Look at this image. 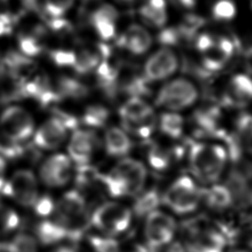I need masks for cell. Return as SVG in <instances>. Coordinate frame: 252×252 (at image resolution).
Returning a JSON list of instances; mask_svg holds the SVG:
<instances>
[{
    "instance_id": "obj_25",
    "label": "cell",
    "mask_w": 252,
    "mask_h": 252,
    "mask_svg": "<svg viewBox=\"0 0 252 252\" xmlns=\"http://www.w3.org/2000/svg\"><path fill=\"white\" fill-rule=\"evenodd\" d=\"M230 57V55L222 51L217 44H215L212 49L204 53L203 67L211 72L220 71L225 66Z\"/></svg>"
},
{
    "instance_id": "obj_6",
    "label": "cell",
    "mask_w": 252,
    "mask_h": 252,
    "mask_svg": "<svg viewBox=\"0 0 252 252\" xmlns=\"http://www.w3.org/2000/svg\"><path fill=\"white\" fill-rule=\"evenodd\" d=\"M131 220L132 212L130 209L119 203L107 202L94 210L91 222L109 236L124 232L129 227Z\"/></svg>"
},
{
    "instance_id": "obj_47",
    "label": "cell",
    "mask_w": 252,
    "mask_h": 252,
    "mask_svg": "<svg viewBox=\"0 0 252 252\" xmlns=\"http://www.w3.org/2000/svg\"><path fill=\"white\" fill-rule=\"evenodd\" d=\"M82 252H89V251H87V250H84V249H83V250H82Z\"/></svg>"
},
{
    "instance_id": "obj_20",
    "label": "cell",
    "mask_w": 252,
    "mask_h": 252,
    "mask_svg": "<svg viewBox=\"0 0 252 252\" xmlns=\"http://www.w3.org/2000/svg\"><path fill=\"white\" fill-rule=\"evenodd\" d=\"M35 234L38 241L45 245L54 244L66 238L64 228L53 220L38 223L35 228Z\"/></svg>"
},
{
    "instance_id": "obj_1",
    "label": "cell",
    "mask_w": 252,
    "mask_h": 252,
    "mask_svg": "<svg viewBox=\"0 0 252 252\" xmlns=\"http://www.w3.org/2000/svg\"><path fill=\"white\" fill-rule=\"evenodd\" d=\"M97 178L111 196H133L142 191L147 179V169L137 159L123 158L107 174L98 175Z\"/></svg>"
},
{
    "instance_id": "obj_30",
    "label": "cell",
    "mask_w": 252,
    "mask_h": 252,
    "mask_svg": "<svg viewBox=\"0 0 252 252\" xmlns=\"http://www.w3.org/2000/svg\"><path fill=\"white\" fill-rule=\"evenodd\" d=\"M139 12L143 20L155 27H162L166 23L167 16L165 10H157L147 4H144L140 8Z\"/></svg>"
},
{
    "instance_id": "obj_38",
    "label": "cell",
    "mask_w": 252,
    "mask_h": 252,
    "mask_svg": "<svg viewBox=\"0 0 252 252\" xmlns=\"http://www.w3.org/2000/svg\"><path fill=\"white\" fill-rule=\"evenodd\" d=\"M216 44V39L207 32L201 33L197 36L195 40V46L196 48L203 53L208 52L210 49H212Z\"/></svg>"
},
{
    "instance_id": "obj_23",
    "label": "cell",
    "mask_w": 252,
    "mask_h": 252,
    "mask_svg": "<svg viewBox=\"0 0 252 252\" xmlns=\"http://www.w3.org/2000/svg\"><path fill=\"white\" fill-rule=\"evenodd\" d=\"M56 92L60 97L80 98L88 94V88L77 80L63 77L57 83Z\"/></svg>"
},
{
    "instance_id": "obj_31",
    "label": "cell",
    "mask_w": 252,
    "mask_h": 252,
    "mask_svg": "<svg viewBox=\"0 0 252 252\" xmlns=\"http://www.w3.org/2000/svg\"><path fill=\"white\" fill-rule=\"evenodd\" d=\"M92 24L95 29L99 37L103 40H108L112 38L115 34V23L106 19H102L92 15Z\"/></svg>"
},
{
    "instance_id": "obj_45",
    "label": "cell",
    "mask_w": 252,
    "mask_h": 252,
    "mask_svg": "<svg viewBox=\"0 0 252 252\" xmlns=\"http://www.w3.org/2000/svg\"><path fill=\"white\" fill-rule=\"evenodd\" d=\"M224 252H251L247 249H240V248H236V249H232V250H229V251H224Z\"/></svg>"
},
{
    "instance_id": "obj_35",
    "label": "cell",
    "mask_w": 252,
    "mask_h": 252,
    "mask_svg": "<svg viewBox=\"0 0 252 252\" xmlns=\"http://www.w3.org/2000/svg\"><path fill=\"white\" fill-rule=\"evenodd\" d=\"M53 62L58 66H74L76 53L70 50H54L50 53Z\"/></svg>"
},
{
    "instance_id": "obj_28",
    "label": "cell",
    "mask_w": 252,
    "mask_h": 252,
    "mask_svg": "<svg viewBox=\"0 0 252 252\" xmlns=\"http://www.w3.org/2000/svg\"><path fill=\"white\" fill-rule=\"evenodd\" d=\"M148 160L153 168L162 170L169 165L170 156L164 149L155 145L149 150Z\"/></svg>"
},
{
    "instance_id": "obj_33",
    "label": "cell",
    "mask_w": 252,
    "mask_h": 252,
    "mask_svg": "<svg viewBox=\"0 0 252 252\" xmlns=\"http://www.w3.org/2000/svg\"><path fill=\"white\" fill-rule=\"evenodd\" d=\"M73 3L74 0H45V11L51 18H61Z\"/></svg>"
},
{
    "instance_id": "obj_13",
    "label": "cell",
    "mask_w": 252,
    "mask_h": 252,
    "mask_svg": "<svg viewBox=\"0 0 252 252\" xmlns=\"http://www.w3.org/2000/svg\"><path fill=\"white\" fill-rule=\"evenodd\" d=\"M96 145V138L91 131L77 129L72 134L68 146L69 155L80 165L86 164L92 158Z\"/></svg>"
},
{
    "instance_id": "obj_32",
    "label": "cell",
    "mask_w": 252,
    "mask_h": 252,
    "mask_svg": "<svg viewBox=\"0 0 252 252\" xmlns=\"http://www.w3.org/2000/svg\"><path fill=\"white\" fill-rule=\"evenodd\" d=\"M236 14V8L231 0H219L213 7V16L216 20H231Z\"/></svg>"
},
{
    "instance_id": "obj_46",
    "label": "cell",
    "mask_w": 252,
    "mask_h": 252,
    "mask_svg": "<svg viewBox=\"0 0 252 252\" xmlns=\"http://www.w3.org/2000/svg\"><path fill=\"white\" fill-rule=\"evenodd\" d=\"M7 1H8V0H0V6L4 5V4H5Z\"/></svg>"
},
{
    "instance_id": "obj_36",
    "label": "cell",
    "mask_w": 252,
    "mask_h": 252,
    "mask_svg": "<svg viewBox=\"0 0 252 252\" xmlns=\"http://www.w3.org/2000/svg\"><path fill=\"white\" fill-rule=\"evenodd\" d=\"M34 212L40 217H47L54 211V204L49 196L37 198L34 205Z\"/></svg>"
},
{
    "instance_id": "obj_49",
    "label": "cell",
    "mask_w": 252,
    "mask_h": 252,
    "mask_svg": "<svg viewBox=\"0 0 252 252\" xmlns=\"http://www.w3.org/2000/svg\"><path fill=\"white\" fill-rule=\"evenodd\" d=\"M251 200H252V194H251Z\"/></svg>"
},
{
    "instance_id": "obj_15",
    "label": "cell",
    "mask_w": 252,
    "mask_h": 252,
    "mask_svg": "<svg viewBox=\"0 0 252 252\" xmlns=\"http://www.w3.org/2000/svg\"><path fill=\"white\" fill-rule=\"evenodd\" d=\"M53 212V220L61 225L68 219L87 214L85 198L78 191H69L62 196Z\"/></svg>"
},
{
    "instance_id": "obj_11",
    "label": "cell",
    "mask_w": 252,
    "mask_h": 252,
    "mask_svg": "<svg viewBox=\"0 0 252 252\" xmlns=\"http://www.w3.org/2000/svg\"><path fill=\"white\" fill-rule=\"evenodd\" d=\"M178 68L175 53L168 48H161L155 52L144 65V79L147 82H158L171 76Z\"/></svg>"
},
{
    "instance_id": "obj_41",
    "label": "cell",
    "mask_w": 252,
    "mask_h": 252,
    "mask_svg": "<svg viewBox=\"0 0 252 252\" xmlns=\"http://www.w3.org/2000/svg\"><path fill=\"white\" fill-rule=\"evenodd\" d=\"M83 248L78 246L77 244H71V245H61L56 248H54L51 252H82Z\"/></svg>"
},
{
    "instance_id": "obj_48",
    "label": "cell",
    "mask_w": 252,
    "mask_h": 252,
    "mask_svg": "<svg viewBox=\"0 0 252 252\" xmlns=\"http://www.w3.org/2000/svg\"><path fill=\"white\" fill-rule=\"evenodd\" d=\"M122 1H132V0H122Z\"/></svg>"
},
{
    "instance_id": "obj_14",
    "label": "cell",
    "mask_w": 252,
    "mask_h": 252,
    "mask_svg": "<svg viewBox=\"0 0 252 252\" xmlns=\"http://www.w3.org/2000/svg\"><path fill=\"white\" fill-rule=\"evenodd\" d=\"M66 127L56 117L44 122L34 135V143L37 147L46 150L58 148L66 138Z\"/></svg>"
},
{
    "instance_id": "obj_26",
    "label": "cell",
    "mask_w": 252,
    "mask_h": 252,
    "mask_svg": "<svg viewBox=\"0 0 252 252\" xmlns=\"http://www.w3.org/2000/svg\"><path fill=\"white\" fill-rule=\"evenodd\" d=\"M101 54H98L96 52L84 49L78 54H76V61L74 64V69L76 72L80 74H86L91 72L94 68L97 67L100 61Z\"/></svg>"
},
{
    "instance_id": "obj_34",
    "label": "cell",
    "mask_w": 252,
    "mask_h": 252,
    "mask_svg": "<svg viewBox=\"0 0 252 252\" xmlns=\"http://www.w3.org/2000/svg\"><path fill=\"white\" fill-rule=\"evenodd\" d=\"M21 51L27 56H36L41 51V46L35 36L22 35L19 39Z\"/></svg>"
},
{
    "instance_id": "obj_42",
    "label": "cell",
    "mask_w": 252,
    "mask_h": 252,
    "mask_svg": "<svg viewBox=\"0 0 252 252\" xmlns=\"http://www.w3.org/2000/svg\"><path fill=\"white\" fill-rule=\"evenodd\" d=\"M150 7L157 10H165V1L164 0H148L146 3Z\"/></svg>"
},
{
    "instance_id": "obj_18",
    "label": "cell",
    "mask_w": 252,
    "mask_h": 252,
    "mask_svg": "<svg viewBox=\"0 0 252 252\" xmlns=\"http://www.w3.org/2000/svg\"><path fill=\"white\" fill-rule=\"evenodd\" d=\"M229 100L235 104H244L252 100V79L244 74L235 75L229 82Z\"/></svg>"
},
{
    "instance_id": "obj_39",
    "label": "cell",
    "mask_w": 252,
    "mask_h": 252,
    "mask_svg": "<svg viewBox=\"0 0 252 252\" xmlns=\"http://www.w3.org/2000/svg\"><path fill=\"white\" fill-rule=\"evenodd\" d=\"M93 15H94L96 17H99V18H102V19L112 21L114 23H116L117 18H118V13H117L116 9L113 6L107 5V4L100 6L98 9H96L94 12Z\"/></svg>"
},
{
    "instance_id": "obj_16",
    "label": "cell",
    "mask_w": 252,
    "mask_h": 252,
    "mask_svg": "<svg viewBox=\"0 0 252 252\" xmlns=\"http://www.w3.org/2000/svg\"><path fill=\"white\" fill-rule=\"evenodd\" d=\"M118 44L129 52L140 55L145 53L152 44L150 33L139 25H131L119 37Z\"/></svg>"
},
{
    "instance_id": "obj_3",
    "label": "cell",
    "mask_w": 252,
    "mask_h": 252,
    "mask_svg": "<svg viewBox=\"0 0 252 252\" xmlns=\"http://www.w3.org/2000/svg\"><path fill=\"white\" fill-rule=\"evenodd\" d=\"M119 115L126 133L148 138L156 128L157 118L152 106L140 96H131L119 108Z\"/></svg>"
},
{
    "instance_id": "obj_37",
    "label": "cell",
    "mask_w": 252,
    "mask_h": 252,
    "mask_svg": "<svg viewBox=\"0 0 252 252\" xmlns=\"http://www.w3.org/2000/svg\"><path fill=\"white\" fill-rule=\"evenodd\" d=\"M181 37H183L179 28L178 29H166L162 31L159 35L158 39L161 43L164 44H175L177 43Z\"/></svg>"
},
{
    "instance_id": "obj_44",
    "label": "cell",
    "mask_w": 252,
    "mask_h": 252,
    "mask_svg": "<svg viewBox=\"0 0 252 252\" xmlns=\"http://www.w3.org/2000/svg\"><path fill=\"white\" fill-rule=\"evenodd\" d=\"M5 167H6V161L4 158L0 155V178H2V174L5 170Z\"/></svg>"
},
{
    "instance_id": "obj_4",
    "label": "cell",
    "mask_w": 252,
    "mask_h": 252,
    "mask_svg": "<svg viewBox=\"0 0 252 252\" xmlns=\"http://www.w3.org/2000/svg\"><path fill=\"white\" fill-rule=\"evenodd\" d=\"M201 196V191L193 179L189 176H181L167 188L162 201L174 213L186 215L198 208Z\"/></svg>"
},
{
    "instance_id": "obj_19",
    "label": "cell",
    "mask_w": 252,
    "mask_h": 252,
    "mask_svg": "<svg viewBox=\"0 0 252 252\" xmlns=\"http://www.w3.org/2000/svg\"><path fill=\"white\" fill-rule=\"evenodd\" d=\"M205 200L210 208L220 211L231 205L233 197L226 185L214 184L206 190Z\"/></svg>"
},
{
    "instance_id": "obj_12",
    "label": "cell",
    "mask_w": 252,
    "mask_h": 252,
    "mask_svg": "<svg viewBox=\"0 0 252 252\" xmlns=\"http://www.w3.org/2000/svg\"><path fill=\"white\" fill-rule=\"evenodd\" d=\"M42 182L49 187L65 185L71 177V162L65 155H54L47 158L39 169Z\"/></svg>"
},
{
    "instance_id": "obj_10",
    "label": "cell",
    "mask_w": 252,
    "mask_h": 252,
    "mask_svg": "<svg viewBox=\"0 0 252 252\" xmlns=\"http://www.w3.org/2000/svg\"><path fill=\"white\" fill-rule=\"evenodd\" d=\"M182 247L184 252H224L226 237L214 228L194 227L187 230Z\"/></svg>"
},
{
    "instance_id": "obj_17",
    "label": "cell",
    "mask_w": 252,
    "mask_h": 252,
    "mask_svg": "<svg viewBox=\"0 0 252 252\" xmlns=\"http://www.w3.org/2000/svg\"><path fill=\"white\" fill-rule=\"evenodd\" d=\"M104 146L108 155L120 157L131 150L132 142L124 130L118 127H110L104 135Z\"/></svg>"
},
{
    "instance_id": "obj_22",
    "label": "cell",
    "mask_w": 252,
    "mask_h": 252,
    "mask_svg": "<svg viewBox=\"0 0 252 252\" xmlns=\"http://www.w3.org/2000/svg\"><path fill=\"white\" fill-rule=\"evenodd\" d=\"M183 125L184 120L182 116L175 112H165L159 119L160 131L170 138L180 137L183 132Z\"/></svg>"
},
{
    "instance_id": "obj_2",
    "label": "cell",
    "mask_w": 252,
    "mask_h": 252,
    "mask_svg": "<svg viewBox=\"0 0 252 252\" xmlns=\"http://www.w3.org/2000/svg\"><path fill=\"white\" fill-rule=\"evenodd\" d=\"M227 153L222 146L193 143L189 148L188 161L191 171L204 182L216 181L224 169Z\"/></svg>"
},
{
    "instance_id": "obj_7",
    "label": "cell",
    "mask_w": 252,
    "mask_h": 252,
    "mask_svg": "<svg viewBox=\"0 0 252 252\" xmlns=\"http://www.w3.org/2000/svg\"><path fill=\"white\" fill-rule=\"evenodd\" d=\"M146 217L144 229L146 246L152 250L167 246L172 241L176 230V223L173 218L156 210Z\"/></svg>"
},
{
    "instance_id": "obj_43",
    "label": "cell",
    "mask_w": 252,
    "mask_h": 252,
    "mask_svg": "<svg viewBox=\"0 0 252 252\" xmlns=\"http://www.w3.org/2000/svg\"><path fill=\"white\" fill-rule=\"evenodd\" d=\"M245 137H246V147H247V150L252 155V131L250 133H248Z\"/></svg>"
},
{
    "instance_id": "obj_29",
    "label": "cell",
    "mask_w": 252,
    "mask_h": 252,
    "mask_svg": "<svg viewBox=\"0 0 252 252\" xmlns=\"http://www.w3.org/2000/svg\"><path fill=\"white\" fill-rule=\"evenodd\" d=\"M90 244L94 252H119L120 245L118 241L111 236H91Z\"/></svg>"
},
{
    "instance_id": "obj_5",
    "label": "cell",
    "mask_w": 252,
    "mask_h": 252,
    "mask_svg": "<svg viewBox=\"0 0 252 252\" xmlns=\"http://www.w3.org/2000/svg\"><path fill=\"white\" fill-rule=\"evenodd\" d=\"M198 98L196 86L187 79L178 78L167 82L157 94L156 103L168 110H182Z\"/></svg>"
},
{
    "instance_id": "obj_21",
    "label": "cell",
    "mask_w": 252,
    "mask_h": 252,
    "mask_svg": "<svg viewBox=\"0 0 252 252\" xmlns=\"http://www.w3.org/2000/svg\"><path fill=\"white\" fill-rule=\"evenodd\" d=\"M159 201L160 198L157 190H148L140 194V196L137 198L133 205V211L139 217L148 216L150 213L155 211V209L158 206Z\"/></svg>"
},
{
    "instance_id": "obj_8",
    "label": "cell",
    "mask_w": 252,
    "mask_h": 252,
    "mask_svg": "<svg viewBox=\"0 0 252 252\" xmlns=\"http://www.w3.org/2000/svg\"><path fill=\"white\" fill-rule=\"evenodd\" d=\"M1 192L14 198L24 207L33 206L37 200V181L29 169L17 170L8 182H5Z\"/></svg>"
},
{
    "instance_id": "obj_24",
    "label": "cell",
    "mask_w": 252,
    "mask_h": 252,
    "mask_svg": "<svg viewBox=\"0 0 252 252\" xmlns=\"http://www.w3.org/2000/svg\"><path fill=\"white\" fill-rule=\"evenodd\" d=\"M4 252H37V241L31 234L19 233L4 242Z\"/></svg>"
},
{
    "instance_id": "obj_27",
    "label": "cell",
    "mask_w": 252,
    "mask_h": 252,
    "mask_svg": "<svg viewBox=\"0 0 252 252\" xmlns=\"http://www.w3.org/2000/svg\"><path fill=\"white\" fill-rule=\"evenodd\" d=\"M108 110L99 104H94L89 106L84 114V122L92 127L102 126L108 118Z\"/></svg>"
},
{
    "instance_id": "obj_9",
    "label": "cell",
    "mask_w": 252,
    "mask_h": 252,
    "mask_svg": "<svg viewBox=\"0 0 252 252\" xmlns=\"http://www.w3.org/2000/svg\"><path fill=\"white\" fill-rule=\"evenodd\" d=\"M34 123L31 114L20 106H9L0 117V130L8 139L19 142L30 137Z\"/></svg>"
},
{
    "instance_id": "obj_40",
    "label": "cell",
    "mask_w": 252,
    "mask_h": 252,
    "mask_svg": "<svg viewBox=\"0 0 252 252\" xmlns=\"http://www.w3.org/2000/svg\"><path fill=\"white\" fill-rule=\"evenodd\" d=\"M13 30V18L6 14H0V36L11 33Z\"/></svg>"
}]
</instances>
